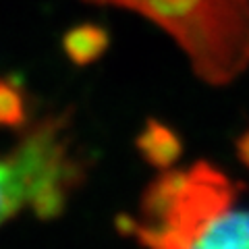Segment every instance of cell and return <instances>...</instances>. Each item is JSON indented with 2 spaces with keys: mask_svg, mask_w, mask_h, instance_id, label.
Listing matches in <instances>:
<instances>
[{
  "mask_svg": "<svg viewBox=\"0 0 249 249\" xmlns=\"http://www.w3.org/2000/svg\"><path fill=\"white\" fill-rule=\"evenodd\" d=\"M239 191V183L204 160L185 170L168 168L145 187L139 220L119 214L114 227L145 249H189L216 216L231 210Z\"/></svg>",
  "mask_w": 249,
  "mask_h": 249,
  "instance_id": "cell-1",
  "label": "cell"
},
{
  "mask_svg": "<svg viewBox=\"0 0 249 249\" xmlns=\"http://www.w3.org/2000/svg\"><path fill=\"white\" fill-rule=\"evenodd\" d=\"M137 11L170 34L196 73L224 85L249 67V0H98Z\"/></svg>",
  "mask_w": 249,
  "mask_h": 249,
  "instance_id": "cell-2",
  "label": "cell"
},
{
  "mask_svg": "<svg viewBox=\"0 0 249 249\" xmlns=\"http://www.w3.org/2000/svg\"><path fill=\"white\" fill-rule=\"evenodd\" d=\"M71 123V112L44 116L2 158L21 206H29L40 220L65 214L69 199L85 181L88 164L75 147Z\"/></svg>",
  "mask_w": 249,
  "mask_h": 249,
  "instance_id": "cell-3",
  "label": "cell"
},
{
  "mask_svg": "<svg viewBox=\"0 0 249 249\" xmlns=\"http://www.w3.org/2000/svg\"><path fill=\"white\" fill-rule=\"evenodd\" d=\"M135 147L147 164L158 170L173 168L183 156V139L170 124L154 116L145 121L143 129L135 137Z\"/></svg>",
  "mask_w": 249,
  "mask_h": 249,
  "instance_id": "cell-4",
  "label": "cell"
},
{
  "mask_svg": "<svg viewBox=\"0 0 249 249\" xmlns=\"http://www.w3.org/2000/svg\"><path fill=\"white\" fill-rule=\"evenodd\" d=\"M189 249H249V212H222L196 237Z\"/></svg>",
  "mask_w": 249,
  "mask_h": 249,
  "instance_id": "cell-5",
  "label": "cell"
},
{
  "mask_svg": "<svg viewBox=\"0 0 249 249\" xmlns=\"http://www.w3.org/2000/svg\"><path fill=\"white\" fill-rule=\"evenodd\" d=\"M110 48V34L100 23H79L62 34V50L75 67H89Z\"/></svg>",
  "mask_w": 249,
  "mask_h": 249,
  "instance_id": "cell-6",
  "label": "cell"
},
{
  "mask_svg": "<svg viewBox=\"0 0 249 249\" xmlns=\"http://www.w3.org/2000/svg\"><path fill=\"white\" fill-rule=\"evenodd\" d=\"M27 93L15 77H0V129H23L27 124Z\"/></svg>",
  "mask_w": 249,
  "mask_h": 249,
  "instance_id": "cell-7",
  "label": "cell"
},
{
  "mask_svg": "<svg viewBox=\"0 0 249 249\" xmlns=\"http://www.w3.org/2000/svg\"><path fill=\"white\" fill-rule=\"evenodd\" d=\"M21 208L23 206H21L17 193H15L13 185L9 181V175H6L2 160H0V224L4 220H9L11 216H15Z\"/></svg>",
  "mask_w": 249,
  "mask_h": 249,
  "instance_id": "cell-8",
  "label": "cell"
},
{
  "mask_svg": "<svg viewBox=\"0 0 249 249\" xmlns=\"http://www.w3.org/2000/svg\"><path fill=\"white\" fill-rule=\"evenodd\" d=\"M235 154H237V160L243 164L245 168H249V129L243 131L237 142H235Z\"/></svg>",
  "mask_w": 249,
  "mask_h": 249,
  "instance_id": "cell-9",
  "label": "cell"
}]
</instances>
